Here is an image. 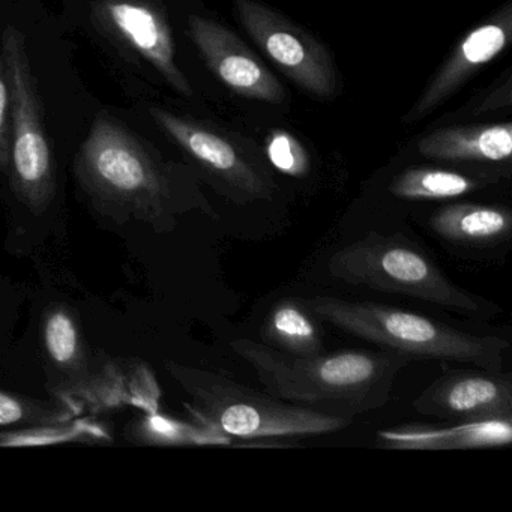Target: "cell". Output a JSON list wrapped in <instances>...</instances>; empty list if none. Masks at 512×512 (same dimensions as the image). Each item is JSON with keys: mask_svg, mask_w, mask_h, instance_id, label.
Masks as SVG:
<instances>
[{"mask_svg": "<svg viewBox=\"0 0 512 512\" xmlns=\"http://www.w3.org/2000/svg\"><path fill=\"white\" fill-rule=\"evenodd\" d=\"M230 347L253 367L268 394L347 419L385 406L398 373L412 362L388 349L293 356L251 338L233 340Z\"/></svg>", "mask_w": 512, "mask_h": 512, "instance_id": "6da1fadb", "label": "cell"}, {"mask_svg": "<svg viewBox=\"0 0 512 512\" xmlns=\"http://www.w3.org/2000/svg\"><path fill=\"white\" fill-rule=\"evenodd\" d=\"M320 322L346 334L394 350L412 359L461 362L499 373L509 341L479 337L451 328L431 317L374 302H353L335 296L304 298Z\"/></svg>", "mask_w": 512, "mask_h": 512, "instance_id": "7a4b0ae2", "label": "cell"}, {"mask_svg": "<svg viewBox=\"0 0 512 512\" xmlns=\"http://www.w3.org/2000/svg\"><path fill=\"white\" fill-rule=\"evenodd\" d=\"M166 370L191 398L188 409L223 436L244 440L314 436L337 433L353 421L296 406L205 368L167 362Z\"/></svg>", "mask_w": 512, "mask_h": 512, "instance_id": "3957f363", "label": "cell"}, {"mask_svg": "<svg viewBox=\"0 0 512 512\" xmlns=\"http://www.w3.org/2000/svg\"><path fill=\"white\" fill-rule=\"evenodd\" d=\"M74 170L100 205L164 229L172 226L175 209L163 170L143 143L107 113L95 119Z\"/></svg>", "mask_w": 512, "mask_h": 512, "instance_id": "277c9868", "label": "cell"}, {"mask_svg": "<svg viewBox=\"0 0 512 512\" xmlns=\"http://www.w3.org/2000/svg\"><path fill=\"white\" fill-rule=\"evenodd\" d=\"M332 277L352 286L398 293L445 310L479 316L490 305L452 283L418 247L397 236L368 233L329 260Z\"/></svg>", "mask_w": 512, "mask_h": 512, "instance_id": "5b68a950", "label": "cell"}, {"mask_svg": "<svg viewBox=\"0 0 512 512\" xmlns=\"http://www.w3.org/2000/svg\"><path fill=\"white\" fill-rule=\"evenodd\" d=\"M2 61L11 95V182L17 197L40 214L55 197V163L26 38L13 26L2 37Z\"/></svg>", "mask_w": 512, "mask_h": 512, "instance_id": "8992f818", "label": "cell"}, {"mask_svg": "<svg viewBox=\"0 0 512 512\" xmlns=\"http://www.w3.org/2000/svg\"><path fill=\"white\" fill-rule=\"evenodd\" d=\"M233 7L251 40L299 88L320 100L335 97L334 61L313 35L259 0H233Z\"/></svg>", "mask_w": 512, "mask_h": 512, "instance_id": "52a82bcc", "label": "cell"}, {"mask_svg": "<svg viewBox=\"0 0 512 512\" xmlns=\"http://www.w3.org/2000/svg\"><path fill=\"white\" fill-rule=\"evenodd\" d=\"M413 409L448 422L512 419L511 374L445 370L413 400Z\"/></svg>", "mask_w": 512, "mask_h": 512, "instance_id": "ba28073f", "label": "cell"}, {"mask_svg": "<svg viewBox=\"0 0 512 512\" xmlns=\"http://www.w3.org/2000/svg\"><path fill=\"white\" fill-rule=\"evenodd\" d=\"M188 32L209 70L235 94L263 103H284L286 89L277 77L226 26L191 16Z\"/></svg>", "mask_w": 512, "mask_h": 512, "instance_id": "9c48e42d", "label": "cell"}, {"mask_svg": "<svg viewBox=\"0 0 512 512\" xmlns=\"http://www.w3.org/2000/svg\"><path fill=\"white\" fill-rule=\"evenodd\" d=\"M95 16L104 31L139 53L178 94L193 97L190 82L176 64L169 23L154 4L145 0H101Z\"/></svg>", "mask_w": 512, "mask_h": 512, "instance_id": "30bf717a", "label": "cell"}, {"mask_svg": "<svg viewBox=\"0 0 512 512\" xmlns=\"http://www.w3.org/2000/svg\"><path fill=\"white\" fill-rule=\"evenodd\" d=\"M158 127L172 137L187 154L208 172L217 176L233 193L236 200H269L274 184L268 181L253 164L239 155L229 140L190 119L173 115L160 107L149 109Z\"/></svg>", "mask_w": 512, "mask_h": 512, "instance_id": "8fae6325", "label": "cell"}, {"mask_svg": "<svg viewBox=\"0 0 512 512\" xmlns=\"http://www.w3.org/2000/svg\"><path fill=\"white\" fill-rule=\"evenodd\" d=\"M511 32L512 7L508 4L497 16L473 29L458 44L445 65L428 83L415 106L404 116V122L406 124L418 122L419 119L431 115L437 107L442 106L482 65L493 61L506 49L511 40Z\"/></svg>", "mask_w": 512, "mask_h": 512, "instance_id": "7c38bea8", "label": "cell"}, {"mask_svg": "<svg viewBox=\"0 0 512 512\" xmlns=\"http://www.w3.org/2000/svg\"><path fill=\"white\" fill-rule=\"evenodd\" d=\"M512 440V419L451 422L449 425L410 424L380 430L383 448L406 451H452L506 446Z\"/></svg>", "mask_w": 512, "mask_h": 512, "instance_id": "4fadbf2b", "label": "cell"}, {"mask_svg": "<svg viewBox=\"0 0 512 512\" xmlns=\"http://www.w3.org/2000/svg\"><path fill=\"white\" fill-rule=\"evenodd\" d=\"M419 154L431 160L502 163L512 152V125L443 128L418 143Z\"/></svg>", "mask_w": 512, "mask_h": 512, "instance_id": "5bb4252c", "label": "cell"}, {"mask_svg": "<svg viewBox=\"0 0 512 512\" xmlns=\"http://www.w3.org/2000/svg\"><path fill=\"white\" fill-rule=\"evenodd\" d=\"M262 343L293 356L326 352L322 322L311 313L304 298H284L272 307L260 331Z\"/></svg>", "mask_w": 512, "mask_h": 512, "instance_id": "9a60e30c", "label": "cell"}, {"mask_svg": "<svg viewBox=\"0 0 512 512\" xmlns=\"http://www.w3.org/2000/svg\"><path fill=\"white\" fill-rule=\"evenodd\" d=\"M431 229L446 241L458 244H493L511 235L508 209L458 203L439 209L430 220Z\"/></svg>", "mask_w": 512, "mask_h": 512, "instance_id": "2e32d148", "label": "cell"}, {"mask_svg": "<svg viewBox=\"0 0 512 512\" xmlns=\"http://www.w3.org/2000/svg\"><path fill=\"white\" fill-rule=\"evenodd\" d=\"M481 187L478 181L460 173L428 167H413L400 173L389 185L395 197L404 200H448Z\"/></svg>", "mask_w": 512, "mask_h": 512, "instance_id": "e0dca14e", "label": "cell"}, {"mask_svg": "<svg viewBox=\"0 0 512 512\" xmlns=\"http://www.w3.org/2000/svg\"><path fill=\"white\" fill-rule=\"evenodd\" d=\"M44 346L53 367L74 373L85 367V350L71 311L53 308L44 320Z\"/></svg>", "mask_w": 512, "mask_h": 512, "instance_id": "ac0fdd59", "label": "cell"}, {"mask_svg": "<svg viewBox=\"0 0 512 512\" xmlns=\"http://www.w3.org/2000/svg\"><path fill=\"white\" fill-rule=\"evenodd\" d=\"M71 410L49 401L0 391V430H32L67 421Z\"/></svg>", "mask_w": 512, "mask_h": 512, "instance_id": "d6986e66", "label": "cell"}, {"mask_svg": "<svg viewBox=\"0 0 512 512\" xmlns=\"http://www.w3.org/2000/svg\"><path fill=\"white\" fill-rule=\"evenodd\" d=\"M269 161L281 173L304 178L310 170V157L298 139L287 131L275 130L266 140Z\"/></svg>", "mask_w": 512, "mask_h": 512, "instance_id": "ffe728a7", "label": "cell"}, {"mask_svg": "<svg viewBox=\"0 0 512 512\" xmlns=\"http://www.w3.org/2000/svg\"><path fill=\"white\" fill-rule=\"evenodd\" d=\"M11 169V95L7 70L0 56V173Z\"/></svg>", "mask_w": 512, "mask_h": 512, "instance_id": "44dd1931", "label": "cell"}, {"mask_svg": "<svg viewBox=\"0 0 512 512\" xmlns=\"http://www.w3.org/2000/svg\"><path fill=\"white\" fill-rule=\"evenodd\" d=\"M508 89H511V86H509V82L506 83L505 86H502V88L497 89V91H494L493 94H491L490 97H488L487 100H485L484 103H482V106L479 107V112H487V110L491 109H500V107L503 106L502 100L511 103V95L502 98L503 92L508 91Z\"/></svg>", "mask_w": 512, "mask_h": 512, "instance_id": "7402d4cb", "label": "cell"}]
</instances>
